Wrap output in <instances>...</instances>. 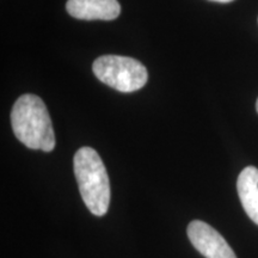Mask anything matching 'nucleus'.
I'll return each mask as SVG.
<instances>
[{"label":"nucleus","mask_w":258,"mask_h":258,"mask_svg":"<svg viewBox=\"0 0 258 258\" xmlns=\"http://www.w3.org/2000/svg\"><path fill=\"white\" fill-rule=\"evenodd\" d=\"M92 71L97 79L123 93L138 91L148 79L146 67L128 56L103 55L95 60Z\"/></svg>","instance_id":"nucleus-3"},{"label":"nucleus","mask_w":258,"mask_h":258,"mask_svg":"<svg viewBox=\"0 0 258 258\" xmlns=\"http://www.w3.org/2000/svg\"><path fill=\"white\" fill-rule=\"evenodd\" d=\"M256 110L258 112V99H257V102H256Z\"/></svg>","instance_id":"nucleus-8"},{"label":"nucleus","mask_w":258,"mask_h":258,"mask_svg":"<svg viewBox=\"0 0 258 258\" xmlns=\"http://www.w3.org/2000/svg\"><path fill=\"white\" fill-rule=\"evenodd\" d=\"M186 233L194 247L206 258H237L225 238L205 221H191Z\"/></svg>","instance_id":"nucleus-4"},{"label":"nucleus","mask_w":258,"mask_h":258,"mask_svg":"<svg viewBox=\"0 0 258 258\" xmlns=\"http://www.w3.org/2000/svg\"><path fill=\"white\" fill-rule=\"evenodd\" d=\"M67 12L83 21H112L121 14V5L117 0H69Z\"/></svg>","instance_id":"nucleus-5"},{"label":"nucleus","mask_w":258,"mask_h":258,"mask_svg":"<svg viewBox=\"0 0 258 258\" xmlns=\"http://www.w3.org/2000/svg\"><path fill=\"white\" fill-rule=\"evenodd\" d=\"M16 138L31 150L50 152L55 148V134L49 112L40 97L25 93L16 101L11 112Z\"/></svg>","instance_id":"nucleus-1"},{"label":"nucleus","mask_w":258,"mask_h":258,"mask_svg":"<svg viewBox=\"0 0 258 258\" xmlns=\"http://www.w3.org/2000/svg\"><path fill=\"white\" fill-rule=\"evenodd\" d=\"M73 167L80 195L90 212L103 217L110 205V182L99 154L91 147H82L74 154Z\"/></svg>","instance_id":"nucleus-2"},{"label":"nucleus","mask_w":258,"mask_h":258,"mask_svg":"<svg viewBox=\"0 0 258 258\" xmlns=\"http://www.w3.org/2000/svg\"><path fill=\"white\" fill-rule=\"evenodd\" d=\"M237 190L245 213L258 225V169L245 167L238 177Z\"/></svg>","instance_id":"nucleus-6"},{"label":"nucleus","mask_w":258,"mask_h":258,"mask_svg":"<svg viewBox=\"0 0 258 258\" xmlns=\"http://www.w3.org/2000/svg\"><path fill=\"white\" fill-rule=\"evenodd\" d=\"M211 2H217V3H222V4H226V3H231L233 0H211Z\"/></svg>","instance_id":"nucleus-7"}]
</instances>
